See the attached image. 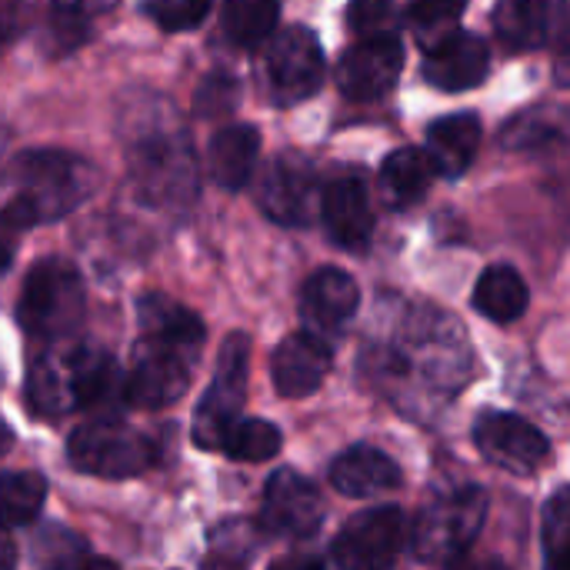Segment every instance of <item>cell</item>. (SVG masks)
<instances>
[{
  "label": "cell",
  "instance_id": "obj_22",
  "mask_svg": "<svg viewBox=\"0 0 570 570\" xmlns=\"http://www.w3.org/2000/svg\"><path fill=\"white\" fill-rule=\"evenodd\" d=\"M481 147V120L474 114H448L428 130V160L441 177H461Z\"/></svg>",
  "mask_w": 570,
  "mask_h": 570
},
{
  "label": "cell",
  "instance_id": "obj_23",
  "mask_svg": "<svg viewBox=\"0 0 570 570\" xmlns=\"http://www.w3.org/2000/svg\"><path fill=\"white\" fill-rule=\"evenodd\" d=\"M257 157H261V134H257V127L230 124V127L217 130L214 140H210V150H207L210 177L224 190H244L250 184Z\"/></svg>",
  "mask_w": 570,
  "mask_h": 570
},
{
  "label": "cell",
  "instance_id": "obj_29",
  "mask_svg": "<svg viewBox=\"0 0 570 570\" xmlns=\"http://www.w3.org/2000/svg\"><path fill=\"white\" fill-rule=\"evenodd\" d=\"M87 564V541L60 524H47L33 538V568L37 570H80Z\"/></svg>",
  "mask_w": 570,
  "mask_h": 570
},
{
  "label": "cell",
  "instance_id": "obj_15",
  "mask_svg": "<svg viewBox=\"0 0 570 570\" xmlns=\"http://www.w3.org/2000/svg\"><path fill=\"white\" fill-rule=\"evenodd\" d=\"M404 70V47L397 37L377 33L354 43L337 63V87L351 100L384 97Z\"/></svg>",
  "mask_w": 570,
  "mask_h": 570
},
{
  "label": "cell",
  "instance_id": "obj_10",
  "mask_svg": "<svg viewBox=\"0 0 570 570\" xmlns=\"http://www.w3.org/2000/svg\"><path fill=\"white\" fill-rule=\"evenodd\" d=\"M324 83V50L307 27H287L267 50V90L281 107L301 104Z\"/></svg>",
  "mask_w": 570,
  "mask_h": 570
},
{
  "label": "cell",
  "instance_id": "obj_4",
  "mask_svg": "<svg viewBox=\"0 0 570 570\" xmlns=\"http://www.w3.org/2000/svg\"><path fill=\"white\" fill-rule=\"evenodd\" d=\"M117 361L90 344H57L37 357L27 377V401L37 414H70L97 407L117 394Z\"/></svg>",
  "mask_w": 570,
  "mask_h": 570
},
{
  "label": "cell",
  "instance_id": "obj_7",
  "mask_svg": "<svg viewBox=\"0 0 570 570\" xmlns=\"http://www.w3.org/2000/svg\"><path fill=\"white\" fill-rule=\"evenodd\" d=\"M20 197L33 207L37 224L57 220L87 200L94 167L67 150H30L20 157Z\"/></svg>",
  "mask_w": 570,
  "mask_h": 570
},
{
  "label": "cell",
  "instance_id": "obj_8",
  "mask_svg": "<svg viewBox=\"0 0 570 570\" xmlns=\"http://www.w3.org/2000/svg\"><path fill=\"white\" fill-rule=\"evenodd\" d=\"M67 454L80 474H94L107 481L137 478L157 461V448L150 444V438L117 421L80 424L70 434Z\"/></svg>",
  "mask_w": 570,
  "mask_h": 570
},
{
  "label": "cell",
  "instance_id": "obj_16",
  "mask_svg": "<svg viewBox=\"0 0 570 570\" xmlns=\"http://www.w3.org/2000/svg\"><path fill=\"white\" fill-rule=\"evenodd\" d=\"M361 307L357 281L341 267H321L307 277L301 291V317L307 324V334L327 341L331 334H341Z\"/></svg>",
  "mask_w": 570,
  "mask_h": 570
},
{
  "label": "cell",
  "instance_id": "obj_37",
  "mask_svg": "<svg viewBox=\"0 0 570 570\" xmlns=\"http://www.w3.org/2000/svg\"><path fill=\"white\" fill-rule=\"evenodd\" d=\"M114 3H117V0H53V10L70 13V17H77V20H87V17H94V13L110 10Z\"/></svg>",
  "mask_w": 570,
  "mask_h": 570
},
{
  "label": "cell",
  "instance_id": "obj_42",
  "mask_svg": "<svg viewBox=\"0 0 570 570\" xmlns=\"http://www.w3.org/2000/svg\"><path fill=\"white\" fill-rule=\"evenodd\" d=\"M80 570H120L114 561H107V558H97V561H87Z\"/></svg>",
  "mask_w": 570,
  "mask_h": 570
},
{
  "label": "cell",
  "instance_id": "obj_5",
  "mask_svg": "<svg viewBox=\"0 0 570 570\" xmlns=\"http://www.w3.org/2000/svg\"><path fill=\"white\" fill-rule=\"evenodd\" d=\"M20 324L30 337L47 344H63L73 337L87 314V291L73 264L47 257L30 267L20 291Z\"/></svg>",
  "mask_w": 570,
  "mask_h": 570
},
{
  "label": "cell",
  "instance_id": "obj_20",
  "mask_svg": "<svg viewBox=\"0 0 570 570\" xmlns=\"http://www.w3.org/2000/svg\"><path fill=\"white\" fill-rule=\"evenodd\" d=\"M568 17V0H501L494 13L498 37L511 50H538Z\"/></svg>",
  "mask_w": 570,
  "mask_h": 570
},
{
  "label": "cell",
  "instance_id": "obj_26",
  "mask_svg": "<svg viewBox=\"0 0 570 570\" xmlns=\"http://www.w3.org/2000/svg\"><path fill=\"white\" fill-rule=\"evenodd\" d=\"M277 17H281L277 0H227L224 33L237 47H257L277 30Z\"/></svg>",
  "mask_w": 570,
  "mask_h": 570
},
{
  "label": "cell",
  "instance_id": "obj_28",
  "mask_svg": "<svg viewBox=\"0 0 570 570\" xmlns=\"http://www.w3.org/2000/svg\"><path fill=\"white\" fill-rule=\"evenodd\" d=\"M284 438L274 424L267 421H237L224 441H220V451L234 461H250V464H261V461H271L277 451H281Z\"/></svg>",
  "mask_w": 570,
  "mask_h": 570
},
{
  "label": "cell",
  "instance_id": "obj_21",
  "mask_svg": "<svg viewBox=\"0 0 570 570\" xmlns=\"http://www.w3.org/2000/svg\"><path fill=\"white\" fill-rule=\"evenodd\" d=\"M331 484L344 498H374L401 484V468L384 451L357 444L331 464Z\"/></svg>",
  "mask_w": 570,
  "mask_h": 570
},
{
  "label": "cell",
  "instance_id": "obj_38",
  "mask_svg": "<svg viewBox=\"0 0 570 570\" xmlns=\"http://www.w3.org/2000/svg\"><path fill=\"white\" fill-rule=\"evenodd\" d=\"M448 570H511L501 558H474V554H458L448 561Z\"/></svg>",
  "mask_w": 570,
  "mask_h": 570
},
{
  "label": "cell",
  "instance_id": "obj_36",
  "mask_svg": "<svg viewBox=\"0 0 570 570\" xmlns=\"http://www.w3.org/2000/svg\"><path fill=\"white\" fill-rule=\"evenodd\" d=\"M561 134V127H554V124H548V117L538 110V114H524V117H518L514 124H508V130H504V144L508 147H531V140L534 144H548L551 137H558Z\"/></svg>",
  "mask_w": 570,
  "mask_h": 570
},
{
  "label": "cell",
  "instance_id": "obj_39",
  "mask_svg": "<svg viewBox=\"0 0 570 570\" xmlns=\"http://www.w3.org/2000/svg\"><path fill=\"white\" fill-rule=\"evenodd\" d=\"M13 30H17V7L13 0H0V50L13 40Z\"/></svg>",
  "mask_w": 570,
  "mask_h": 570
},
{
  "label": "cell",
  "instance_id": "obj_31",
  "mask_svg": "<svg viewBox=\"0 0 570 570\" xmlns=\"http://www.w3.org/2000/svg\"><path fill=\"white\" fill-rule=\"evenodd\" d=\"M468 0H411V23L417 27V33L428 40V47H434L438 40H444L448 33H454L458 17L464 13Z\"/></svg>",
  "mask_w": 570,
  "mask_h": 570
},
{
  "label": "cell",
  "instance_id": "obj_27",
  "mask_svg": "<svg viewBox=\"0 0 570 570\" xmlns=\"http://www.w3.org/2000/svg\"><path fill=\"white\" fill-rule=\"evenodd\" d=\"M47 498V481L37 471L0 474V528L30 524Z\"/></svg>",
  "mask_w": 570,
  "mask_h": 570
},
{
  "label": "cell",
  "instance_id": "obj_32",
  "mask_svg": "<svg viewBox=\"0 0 570 570\" xmlns=\"http://www.w3.org/2000/svg\"><path fill=\"white\" fill-rule=\"evenodd\" d=\"M144 13L160 30H194L210 13V0H144Z\"/></svg>",
  "mask_w": 570,
  "mask_h": 570
},
{
  "label": "cell",
  "instance_id": "obj_2",
  "mask_svg": "<svg viewBox=\"0 0 570 570\" xmlns=\"http://www.w3.org/2000/svg\"><path fill=\"white\" fill-rule=\"evenodd\" d=\"M140 341L137 361L124 384V397L134 407L157 411L177 404L194 374V361L204 344V324L194 311L170 301L167 294H147L137 307Z\"/></svg>",
  "mask_w": 570,
  "mask_h": 570
},
{
  "label": "cell",
  "instance_id": "obj_9",
  "mask_svg": "<svg viewBox=\"0 0 570 570\" xmlns=\"http://www.w3.org/2000/svg\"><path fill=\"white\" fill-rule=\"evenodd\" d=\"M247 367H250V337L234 331L217 357L214 381L194 414V444L204 451H220L224 434L240 421L244 394H247Z\"/></svg>",
  "mask_w": 570,
  "mask_h": 570
},
{
  "label": "cell",
  "instance_id": "obj_17",
  "mask_svg": "<svg viewBox=\"0 0 570 570\" xmlns=\"http://www.w3.org/2000/svg\"><path fill=\"white\" fill-rule=\"evenodd\" d=\"M491 67V50L478 33H464L454 30L444 40H438L428 50L424 60V77L431 87L458 94V90H471L488 77Z\"/></svg>",
  "mask_w": 570,
  "mask_h": 570
},
{
  "label": "cell",
  "instance_id": "obj_11",
  "mask_svg": "<svg viewBox=\"0 0 570 570\" xmlns=\"http://www.w3.org/2000/svg\"><path fill=\"white\" fill-rule=\"evenodd\" d=\"M401 508H374L344 524L334 541V564L341 570H391L404 548Z\"/></svg>",
  "mask_w": 570,
  "mask_h": 570
},
{
  "label": "cell",
  "instance_id": "obj_13",
  "mask_svg": "<svg viewBox=\"0 0 570 570\" xmlns=\"http://www.w3.org/2000/svg\"><path fill=\"white\" fill-rule=\"evenodd\" d=\"M261 524L267 534L304 541V538L317 534V528L324 524V498L307 478L284 468V471L271 474V481L264 488Z\"/></svg>",
  "mask_w": 570,
  "mask_h": 570
},
{
  "label": "cell",
  "instance_id": "obj_19",
  "mask_svg": "<svg viewBox=\"0 0 570 570\" xmlns=\"http://www.w3.org/2000/svg\"><path fill=\"white\" fill-rule=\"evenodd\" d=\"M321 214L331 240L344 250H364L374 234L371 194L357 177L334 180L321 197Z\"/></svg>",
  "mask_w": 570,
  "mask_h": 570
},
{
  "label": "cell",
  "instance_id": "obj_33",
  "mask_svg": "<svg viewBox=\"0 0 570 570\" xmlns=\"http://www.w3.org/2000/svg\"><path fill=\"white\" fill-rule=\"evenodd\" d=\"M33 224H37V214L20 194L0 210V274L10 267V261L17 254V244H20V234L27 227H33Z\"/></svg>",
  "mask_w": 570,
  "mask_h": 570
},
{
  "label": "cell",
  "instance_id": "obj_18",
  "mask_svg": "<svg viewBox=\"0 0 570 570\" xmlns=\"http://www.w3.org/2000/svg\"><path fill=\"white\" fill-rule=\"evenodd\" d=\"M334 357H331V344L301 331V334H291L277 344L274 351V361H271V374H274V387L281 397H307L314 394L327 371H331Z\"/></svg>",
  "mask_w": 570,
  "mask_h": 570
},
{
  "label": "cell",
  "instance_id": "obj_12",
  "mask_svg": "<svg viewBox=\"0 0 570 570\" xmlns=\"http://www.w3.org/2000/svg\"><path fill=\"white\" fill-rule=\"evenodd\" d=\"M474 444L494 468L508 474H524V478L534 474L551 454L548 438L531 421L518 414H504V411H488L478 417Z\"/></svg>",
  "mask_w": 570,
  "mask_h": 570
},
{
  "label": "cell",
  "instance_id": "obj_6",
  "mask_svg": "<svg viewBox=\"0 0 570 570\" xmlns=\"http://www.w3.org/2000/svg\"><path fill=\"white\" fill-rule=\"evenodd\" d=\"M488 508H491L488 491L478 484L458 488V491L431 501L411 531L414 554L431 564L454 561L458 554H468L488 521Z\"/></svg>",
  "mask_w": 570,
  "mask_h": 570
},
{
  "label": "cell",
  "instance_id": "obj_3",
  "mask_svg": "<svg viewBox=\"0 0 570 570\" xmlns=\"http://www.w3.org/2000/svg\"><path fill=\"white\" fill-rule=\"evenodd\" d=\"M127 164L137 194L154 207H187L197 194L190 137L167 100L137 104L124 117Z\"/></svg>",
  "mask_w": 570,
  "mask_h": 570
},
{
  "label": "cell",
  "instance_id": "obj_35",
  "mask_svg": "<svg viewBox=\"0 0 570 570\" xmlns=\"http://www.w3.org/2000/svg\"><path fill=\"white\" fill-rule=\"evenodd\" d=\"M387 17H391V0H351L347 7V27L357 37H377Z\"/></svg>",
  "mask_w": 570,
  "mask_h": 570
},
{
  "label": "cell",
  "instance_id": "obj_30",
  "mask_svg": "<svg viewBox=\"0 0 570 570\" xmlns=\"http://www.w3.org/2000/svg\"><path fill=\"white\" fill-rule=\"evenodd\" d=\"M570 494L558 488L544 508V570H570Z\"/></svg>",
  "mask_w": 570,
  "mask_h": 570
},
{
  "label": "cell",
  "instance_id": "obj_1",
  "mask_svg": "<svg viewBox=\"0 0 570 570\" xmlns=\"http://www.w3.org/2000/svg\"><path fill=\"white\" fill-rule=\"evenodd\" d=\"M371 364L401 407L444 404L468 381V341L448 314L421 307L387 344H377Z\"/></svg>",
  "mask_w": 570,
  "mask_h": 570
},
{
  "label": "cell",
  "instance_id": "obj_14",
  "mask_svg": "<svg viewBox=\"0 0 570 570\" xmlns=\"http://www.w3.org/2000/svg\"><path fill=\"white\" fill-rule=\"evenodd\" d=\"M314 197H317V174L311 160L297 154H284L271 160L257 184L261 210L284 227L307 224L314 214Z\"/></svg>",
  "mask_w": 570,
  "mask_h": 570
},
{
  "label": "cell",
  "instance_id": "obj_25",
  "mask_svg": "<svg viewBox=\"0 0 570 570\" xmlns=\"http://www.w3.org/2000/svg\"><path fill=\"white\" fill-rule=\"evenodd\" d=\"M474 307L494 324H514L528 311V284H524V277L508 264L488 267L481 274L478 287H474Z\"/></svg>",
  "mask_w": 570,
  "mask_h": 570
},
{
  "label": "cell",
  "instance_id": "obj_41",
  "mask_svg": "<svg viewBox=\"0 0 570 570\" xmlns=\"http://www.w3.org/2000/svg\"><path fill=\"white\" fill-rule=\"evenodd\" d=\"M17 568V544L10 541L7 528H0V570Z\"/></svg>",
  "mask_w": 570,
  "mask_h": 570
},
{
  "label": "cell",
  "instance_id": "obj_24",
  "mask_svg": "<svg viewBox=\"0 0 570 570\" xmlns=\"http://www.w3.org/2000/svg\"><path fill=\"white\" fill-rule=\"evenodd\" d=\"M434 177H438L434 174V164L428 160L424 150H417V147L394 150L381 164V194H384V204L394 207V210L417 204L428 194V187H431Z\"/></svg>",
  "mask_w": 570,
  "mask_h": 570
},
{
  "label": "cell",
  "instance_id": "obj_40",
  "mask_svg": "<svg viewBox=\"0 0 570 570\" xmlns=\"http://www.w3.org/2000/svg\"><path fill=\"white\" fill-rule=\"evenodd\" d=\"M271 570H327L317 558H307V554H291V558H281L274 561Z\"/></svg>",
  "mask_w": 570,
  "mask_h": 570
},
{
  "label": "cell",
  "instance_id": "obj_34",
  "mask_svg": "<svg viewBox=\"0 0 570 570\" xmlns=\"http://www.w3.org/2000/svg\"><path fill=\"white\" fill-rule=\"evenodd\" d=\"M237 104V83L227 73H210L200 90H197V114L200 117H217Z\"/></svg>",
  "mask_w": 570,
  "mask_h": 570
},
{
  "label": "cell",
  "instance_id": "obj_43",
  "mask_svg": "<svg viewBox=\"0 0 570 570\" xmlns=\"http://www.w3.org/2000/svg\"><path fill=\"white\" fill-rule=\"evenodd\" d=\"M7 448H10V431H7V428L0 424V454H3Z\"/></svg>",
  "mask_w": 570,
  "mask_h": 570
}]
</instances>
